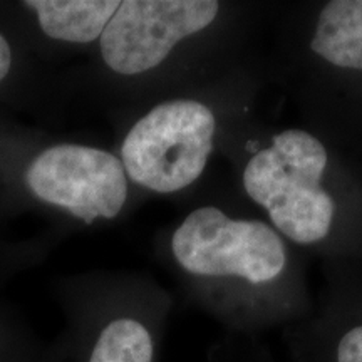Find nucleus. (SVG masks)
<instances>
[{"label": "nucleus", "instance_id": "39448f33", "mask_svg": "<svg viewBox=\"0 0 362 362\" xmlns=\"http://www.w3.org/2000/svg\"><path fill=\"white\" fill-rule=\"evenodd\" d=\"M25 181L35 197L84 223L115 218L128 198L123 163L111 153L81 144L45 149L30 163Z\"/></svg>", "mask_w": 362, "mask_h": 362}, {"label": "nucleus", "instance_id": "7ed1b4c3", "mask_svg": "<svg viewBox=\"0 0 362 362\" xmlns=\"http://www.w3.org/2000/svg\"><path fill=\"white\" fill-rule=\"evenodd\" d=\"M171 250L188 274L202 277L265 285L287 269V247L274 226L262 220L230 218L215 206L192 211L175 230Z\"/></svg>", "mask_w": 362, "mask_h": 362}, {"label": "nucleus", "instance_id": "6e6552de", "mask_svg": "<svg viewBox=\"0 0 362 362\" xmlns=\"http://www.w3.org/2000/svg\"><path fill=\"white\" fill-rule=\"evenodd\" d=\"M155 344L146 325L133 317H117L103 327L89 362H153Z\"/></svg>", "mask_w": 362, "mask_h": 362}, {"label": "nucleus", "instance_id": "f257e3e1", "mask_svg": "<svg viewBox=\"0 0 362 362\" xmlns=\"http://www.w3.org/2000/svg\"><path fill=\"white\" fill-rule=\"evenodd\" d=\"M329 158L322 139L307 129L288 128L253 151L242 171L248 198L297 245H319L334 232L339 206L325 187Z\"/></svg>", "mask_w": 362, "mask_h": 362}, {"label": "nucleus", "instance_id": "f03ea898", "mask_svg": "<svg viewBox=\"0 0 362 362\" xmlns=\"http://www.w3.org/2000/svg\"><path fill=\"white\" fill-rule=\"evenodd\" d=\"M215 131L214 111L203 103H161L131 128L121 148V163L139 187L156 193L180 192L205 171Z\"/></svg>", "mask_w": 362, "mask_h": 362}, {"label": "nucleus", "instance_id": "0eeeda50", "mask_svg": "<svg viewBox=\"0 0 362 362\" xmlns=\"http://www.w3.org/2000/svg\"><path fill=\"white\" fill-rule=\"evenodd\" d=\"M49 37L88 44L101 35L121 2L117 0H29Z\"/></svg>", "mask_w": 362, "mask_h": 362}, {"label": "nucleus", "instance_id": "1a4fd4ad", "mask_svg": "<svg viewBox=\"0 0 362 362\" xmlns=\"http://www.w3.org/2000/svg\"><path fill=\"white\" fill-rule=\"evenodd\" d=\"M337 362H362V324L354 325L337 344Z\"/></svg>", "mask_w": 362, "mask_h": 362}, {"label": "nucleus", "instance_id": "423d86ee", "mask_svg": "<svg viewBox=\"0 0 362 362\" xmlns=\"http://www.w3.org/2000/svg\"><path fill=\"white\" fill-rule=\"evenodd\" d=\"M310 59L325 71L362 76V0H330L315 13L307 44Z\"/></svg>", "mask_w": 362, "mask_h": 362}, {"label": "nucleus", "instance_id": "9d476101", "mask_svg": "<svg viewBox=\"0 0 362 362\" xmlns=\"http://www.w3.org/2000/svg\"><path fill=\"white\" fill-rule=\"evenodd\" d=\"M11 64H12L11 47H8V42L6 40V37L0 34V81L8 74Z\"/></svg>", "mask_w": 362, "mask_h": 362}, {"label": "nucleus", "instance_id": "20e7f679", "mask_svg": "<svg viewBox=\"0 0 362 362\" xmlns=\"http://www.w3.org/2000/svg\"><path fill=\"white\" fill-rule=\"evenodd\" d=\"M218 12L214 0H124L101 35L103 59L117 74H143L214 24Z\"/></svg>", "mask_w": 362, "mask_h": 362}]
</instances>
